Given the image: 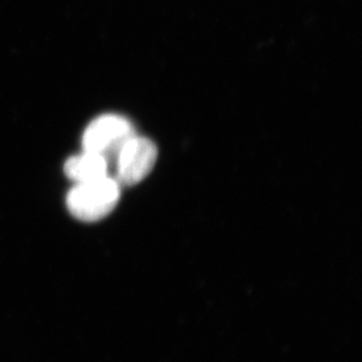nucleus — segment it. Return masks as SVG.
<instances>
[{"instance_id":"1","label":"nucleus","mask_w":362,"mask_h":362,"mask_svg":"<svg viewBox=\"0 0 362 362\" xmlns=\"http://www.w3.org/2000/svg\"><path fill=\"white\" fill-rule=\"evenodd\" d=\"M120 185L110 176L77 183L66 195V206L78 220L97 221L115 209L120 199Z\"/></svg>"},{"instance_id":"2","label":"nucleus","mask_w":362,"mask_h":362,"mask_svg":"<svg viewBox=\"0 0 362 362\" xmlns=\"http://www.w3.org/2000/svg\"><path fill=\"white\" fill-rule=\"evenodd\" d=\"M136 134L127 118L117 114H105L93 120L83 134L84 151L103 156L110 164L126 142Z\"/></svg>"},{"instance_id":"3","label":"nucleus","mask_w":362,"mask_h":362,"mask_svg":"<svg viewBox=\"0 0 362 362\" xmlns=\"http://www.w3.org/2000/svg\"><path fill=\"white\" fill-rule=\"evenodd\" d=\"M158 156L156 145L142 136L134 135L124 144L115 160L117 182L132 187L149 175Z\"/></svg>"},{"instance_id":"4","label":"nucleus","mask_w":362,"mask_h":362,"mask_svg":"<svg viewBox=\"0 0 362 362\" xmlns=\"http://www.w3.org/2000/svg\"><path fill=\"white\" fill-rule=\"evenodd\" d=\"M109 168L110 164L103 156L84 151V153L71 157L66 160L65 173L77 185L109 176Z\"/></svg>"}]
</instances>
